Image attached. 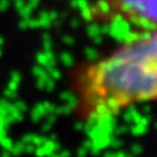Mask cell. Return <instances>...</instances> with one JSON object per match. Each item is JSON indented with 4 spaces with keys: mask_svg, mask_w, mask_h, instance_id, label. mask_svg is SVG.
Listing matches in <instances>:
<instances>
[{
    "mask_svg": "<svg viewBox=\"0 0 157 157\" xmlns=\"http://www.w3.org/2000/svg\"><path fill=\"white\" fill-rule=\"evenodd\" d=\"M86 13L96 22L123 24L139 34L157 30V0H96Z\"/></svg>",
    "mask_w": 157,
    "mask_h": 157,
    "instance_id": "obj_2",
    "label": "cell"
},
{
    "mask_svg": "<svg viewBox=\"0 0 157 157\" xmlns=\"http://www.w3.org/2000/svg\"><path fill=\"white\" fill-rule=\"evenodd\" d=\"M76 111L88 122L107 121L132 105L157 100V30L139 34L73 75Z\"/></svg>",
    "mask_w": 157,
    "mask_h": 157,
    "instance_id": "obj_1",
    "label": "cell"
}]
</instances>
